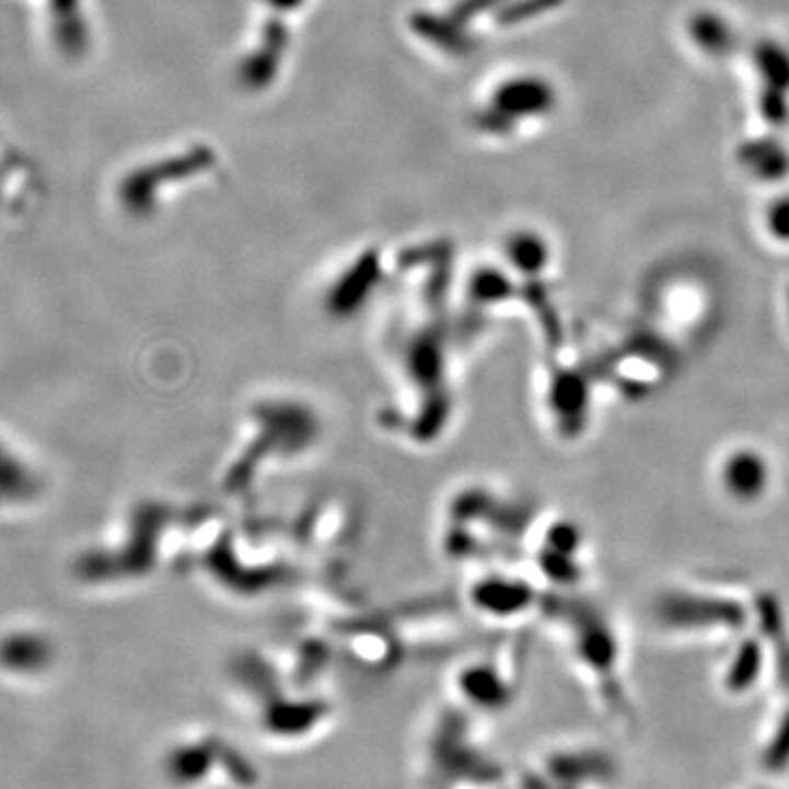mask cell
Instances as JSON below:
<instances>
[{"instance_id": "cell-1", "label": "cell", "mask_w": 789, "mask_h": 789, "mask_svg": "<svg viewBox=\"0 0 789 789\" xmlns=\"http://www.w3.org/2000/svg\"><path fill=\"white\" fill-rule=\"evenodd\" d=\"M763 80L761 113L769 126H782L787 119L789 93V54L774 43H763L754 54Z\"/></svg>"}, {"instance_id": "cell-2", "label": "cell", "mask_w": 789, "mask_h": 789, "mask_svg": "<svg viewBox=\"0 0 789 789\" xmlns=\"http://www.w3.org/2000/svg\"><path fill=\"white\" fill-rule=\"evenodd\" d=\"M213 765H220V741L178 745L167 756V774L181 787L202 782Z\"/></svg>"}, {"instance_id": "cell-3", "label": "cell", "mask_w": 789, "mask_h": 789, "mask_svg": "<svg viewBox=\"0 0 789 789\" xmlns=\"http://www.w3.org/2000/svg\"><path fill=\"white\" fill-rule=\"evenodd\" d=\"M723 487L726 491L741 500H756L767 487V467L758 454L736 452L723 465Z\"/></svg>"}, {"instance_id": "cell-4", "label": "cell", "mask_w": 789, "mask_h": 789, "mask_svg": "<svg viewBox=\"0 0 789 789\" xmlns=\"http://www.w3.org/2000/svg\"><path fill=\"white\" fill-rule=\"evenodd\" d=\"M12 448L0 443V502H21L36 496V474Z\"/></svg>"}, {"instance_id": "cell-5", "label": "cell", "mask_w": 789, "mask_h": 789, "mask_svg": "<svg viewBox=\"0 0 789 789\" xmlns=\"http://www.w3.org/2000/svg\"><path fill=\"white\" fill-rule=\"evenodd\" d=\"M741 163L763 181H780L789 172V154L776 141H754L741 148Z\"/></svg>"}, {"instance_id": "cell-6", "label": "cell", "mask_w": 789, "mask_h": 789, "mask_svg": "<svg viewBox=\"0 0 789 789\" xmlns=\"http://www.w3.org/2000/svg\"><path fill=\"white\" fill-rule=\"evenodd\" d=\"M691 34H693L695 43H697L704 51H708V54H712V56L726 54V51L732 47V43H734L730 27H728L721 19L710 16V14L697 16V19L693 21V25H691Z\"/></svg>"}, {"instance_id": "cell-7", "label": "cell", "mask_w": 789, "mask_h": 789, "mask_svg": "<svg viewBox=\"0 0 789 789\" xmlns=\"http://www.w3.org/2000/svg\"><path fill=\"white\" fill-rule=\"evenodd\" d=\"M767 229L776 240H789V198H782L769 207Z\"/></svg>"}]
</instances>
